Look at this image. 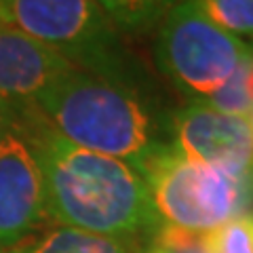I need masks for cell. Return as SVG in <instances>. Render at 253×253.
<instances>
[{"mask_svg": "<svg viewBox=\"0 0 253 253\" xmlns=\"http://www.w3.org/2000/svg\"><path fill=\"white\" fill-rule=\"evenodd\" d=\"M15 112L38 154L53 224L123 243L150 236L161 226L139 169L121 158L74 146L34 106Z\"/></svg>", "mask_w": 253, "mask_h": 253, "instance_id": "obj_1", "label": "cell"}, {"mask_svg": "<svg viewBox=\"0 0 253 253\" xmlns=\"http://www.w3.org/2000/svg\"><path fill=\"white\" fill-rule=\"evenodd\" d=\"M61 137L91 152L141 167L169 139V121L141 84L72 70L34 104Z\"/></svg>", "mask_w": 253, "mask_h": 253, "instance_id": "obj_2", "label": "cell"}, {"mask_svg": "<svg viewBox=\"0 0 253 253\" xmlns=\"http://www.w3.org/2000/svg\"><path fill=\"white\" fill-rule=\"evenodd\" d=\"M0 23L34 38L78 70L144 84L139 63L95 0H0Z\"/></svg>", "mask_w": 253, "mask_h": 253, "instance_id": "obj_3", "label": "cell"}, {"mask_svg": "<svg viewBox=\"0 0 253 253\" xmlns=\"http://www.w3.org/2000/svg\"><path fill=\"white\" fill-rule=\"evenodd\" d=\"M152 209L161 224L207 234L247 213L253 188L224 171L190 161L171 144L141 167Z\"/></svg>", "mask_w": 253, "mask_h": 253, "instance_id": "obj_4", "label": "cell"}, {"mask_svg": "<svg viewBox=\"0 0 253 253\" xmlns=\"http://www.w3.org/2000/svg\"><path fill=\"white\" fill-rule=\"evenodd\" d=\"M251 57L249 42L211 21L194 0H179L158 23L156 66L192 101L209 99Z\"/></svg>", "mask_w": 253, "mask_h": 253, "instance_id": "obj_5", "label": "cell"}, {"mask_svg": "<svg viewBox=\"0 0 253 253\" xmlns=\"http://www.w3.org/2000/svg\"><path fill=\"white\" fill-rule=\"evenodd\" d=\"M53 224L38 154L19 114L0 133V251Z\"/></svg>", "mask_w": 253, "mask_h": 253, "instance_id": "obj_6", "label": "cell"}, {"mask_svg": "<svg viewBox=\"0 0 253 253\" xmlns=\"http://www.w3.org/2000/svg\"><path fill=\"white\" fill-rule=\"evenodd\" d=\"M171 146L190 161L224 171L253 188V126L205 101H190L169 116Z\"/></svg>", "mask_w": 253, "mask_h": 253, "instance_id": "obj_7", "label": "cell"}, {"mask_svg": "<svg viewBox=\"0 0 253 253\" xmlns=\"http://www.w3.org/2000/svg\"><path fill=\"white\" fill-rule=\"evenodd\" d=\"M76 70L34 38L0 23V104L11 110L32 108L42 95Z\"/></svg>", "mask_w": 253, "mask_h": 253, "instance_id": "obj_8", "label": "cell"}, {"mask_svg": "<svg viewBox=\"0 0 253 253\" xmlns=\"http://www.w3.org/2000/svg\"><path fill=\"white\" fill-rule=\"evenodd\" d=\"M2 253H129L126 243L76 228H46L26 236Z\"/></svg>", "mask_w": 253, "mask_h": 253, "instance_id": "obj_9", "label": "cell"}, {"mask_svg": "<svg viewBox=\"0 0 253 253\" xmlns=\"http://www.w3.org/2000/svg\"><path fill=\"white\" fill-rule=\"evenodd\" d=\"M95 2L118 32L139 34L154 30L179 0H95Z\"/></svg>", "mask_w": 253, "mask_h": 253, "instance_id": "obj_10", "label": "cell"}, {"mask_svg": "<svg viewBox=\"0 0 253 253\" xmlns=\"http://www.w3.org/2000/svg\"><path fill=\"white\" fill-rule=\"evenodd\" d=\"M201 11L234 36L253 38V0H194Z\"/></svg>", "mask_w": 253, "mask_h": 253, "instance_id": "obj_11", "label": "cell"}, {"mask_svg": "<svg viewBox=\"0 0 253 253\" xmlns=\"http://www.w3.org/2000/svg\"><path fill=\"white\" fill-rule=\"evenodd\" d=\"M211 253H253V211L207 232Z\"/></svg>", "mask_w": 253, "mask_h": 253, "instance_id": "obj_12", "label": "cell"}, {"mask_svg": "<svg viewBox=\"0 0 253 253\" xmlns=\"http://www.w3.org/2000/svg\"><path fill=\"white\" fill-rule=\"evenodd\" d=\"M144 253H211L207 234L161 224L148 236Z\"/></svg>", "mask_w": 253, "mask_h": 253, "instance_id": "obj_13", "label": "cell"}, {"mask_svg": "<svg viewBox=\"0 0 253 253\" xmlns=\"http://www.w3.org/2000/svg\"><path fill=\"white\" fill-rule=\"evenodd\" d=\"M245 95H247L249 104L253 106V61L247 66V72H245Z\"/></svg>", "mask_w": 253, "mask_h": 253, "instance_id": "obj_14", "label": "cell"}, {"mask_svg": "<svg viewBox=\"0 0 253 253\" xmlns=\"http://www.w3.org/2000/svg\"><path fill=\"white\" fill-rule=\"evenodd\" d=\"M9 114H11V108H6V106L0 104V133H2L6 121H9Z\"/></svg>", "mask_w": 253, "mask_h": 253, "instance_id": "obj_15", "label": "cell"}, {"mask_svg": "<svg viewBox=\"0 0 253 253\" xmlns=\"http://www.w3.org/2000/svg\"><path fill=\"white\" fill-rule=\"evenodd\" d=\"M249 46H251V51H253V38H251V41H249Z\"/></svg>", "mask_w": 253, "mask_h": 253, "instance_id": "obj_16", "label": "cell"}, {"mask_svg": "<svg viewBox=\"0 0 253 253\" xmlns=\"http://www.w3.org/2000/svg\"><path fill=\"white\" fill-rule=\"evenodd\" d=\"M249 121H251V126H253V116H251V118H249Z\"/></svg>", "mask_w": 253, "mask_h": 253, "instance_id": "obj_17", "label": "cell"}, {"mask_svg": "<svg viewBox=\"0 0 253 253\" xmlns=\"http://www.w3.org/2000/svg\"><path fill=\"white\" fill-rule=\"evenodd\" d=\"M0 253H2V251H0Z\"/></svg>", "mask_w": 253, "mask_h": 253, "instance_id": "obj_18", "label": "cell"}]
</instances>
